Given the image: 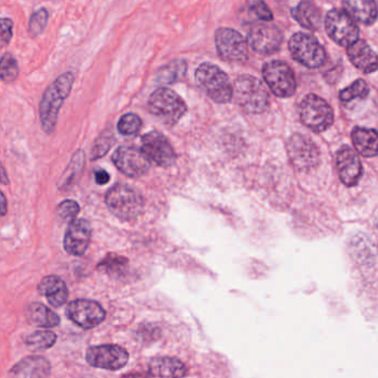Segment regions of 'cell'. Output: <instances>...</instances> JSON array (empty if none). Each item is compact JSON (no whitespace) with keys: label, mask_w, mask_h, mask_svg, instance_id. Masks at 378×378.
<instances>
[{"label":"cell","mask_w":378,"mask_h":378,"mask_svg":"<svg viewBox=\"0 0 378 378\" xmlns=\"http://www.w3.org/2000/svg\"><path fill=\"white\" fill-rule=\"evenodd\" d=\"M75 77L73 73H66L60 75L43 92L39 105L41 122L43 131L51 134L56 130L58 115L64 102L69 97L73 90Z\"/></svg>","instance_id":"cell-1"},{"label":"cell","mask_w":378,"mask_h":378,"mask_svg":"<svg viewBox=\"0 0 378 378\" xmlns=\"http://www.w3.org/2000/svg\"><path fill=\"white\" fill-rule=\"evenodd\" d=\"M108 209L122 221H132L143 213L145 201L136 189L126 184L113 185L106 194Z\"/></svg>","instance_id":"cell-2"},{"label":"cell","mask_w":378,"mask_h":378,"mask_svg":"<svg viewBox=\"0 0 378 378\" xmlns=\"http://www.w3.org/2000/svg\"><path fill=\"white\" fill-rule=\"evenodd\" d=\"M233 94L238 105L247 113H261L268 105L266 86L253 75H242L234 83Z\"/></svg>","instance_id":"cell-3"},{"label":"cell","mask_w":378,"mask_h":378,"mask_svg":"<svg viewBox=\"0 0 378 378\" xmlns=\"http://www.w3.org/2000/svg\"><path fill=\"white\" fill-rule=\"evenodd\" d=\"M198 86L217 103H226L233 97V88L226 73L217 66L203 64L196 69Z\"/></svg>","instance_id":"cell-4"},{"label":"cell","mask_w":378,"mask_h":378,"mask_svg":"<svg viewBox=\"0 0 378 378\" xmlns=\"http://www.w3.org/2000/svg\"><path fill=\"white\" fill-rule=\"evenodd\" d=\"M148 107L153 115L168 126H175L187 113V106L180 96L166 88L158 89L151 94Z\"/></svg>","instance_id":"cell-5"},{"label":"cell","mask_w":378,"mask_h":378,"mask_svg":"<svg viewBox=\"0 0 378 378\" xmlns=\"http://www.w3.org/2000/svg\"><path fill=\"white\" fill-rule=\"evenodd\" d=\"M300 118L314 132L328 130L334 122V112L328 102L317 94H307L300 105Z\"/></svg>","instance_id":"cell-6"},{"label":"cell","mask_w":378,"mask_h":378,"mask_svg":"<svg viewBox=\"0 0 378 378\" xmlns=\"http://www.w3.org/2000/svg\"><path fill=\"white\" fill-rule=\"evenodd\" d=\"M291 54L296 61L309 68H319L324 65L326 52L314 36L296 33L289 43Z\"/></svg>","instance_id":"cell-7"},{"label":"cell","mask_w":378,"mask_h":378,"mask_svg":"<svg viewBox=\"0 0 378 378\" xmlns=\"http://www.w3.org/2000/svg\"><path fill=\"white\" fill-rule=\"evenodd\" d=\"M262 73L268 86L277 97L289 98L296 94V75L285 62L279 60L268 62L264 65Z\"/></svg>","instance_id":"cell-8"},{"label":"cell","mask_w":378,"mask_h":378,"mask_svg":"<svg viewBox=\"0 0 378 378\" xmlns=\"http://www.w3.org/2000/svg\"><path fill=\"white\" fill-rule=\"evenodd\" d=\"M287 153L291 163L300 171L317 168L319 163V151L313 140L302 133L293 134L287 143Z\"/></svg>","instance_id":"cell-9"},{"label":"cell","mask_w":378,"mask_h":378,"mask_svg":"<svg viewBox=\"0 0 378 378\" xmlns=\"http://www.w3.org/2000/svg\"><path fill=\"white\" fill-rule=\"evenodd\" d=\"M325 29L337 45L349 47L358 41L360 29L354 20L341 9H332L325 18Z\"/></svg>","instance_id":"cell-10"},{"label":"cell","mask_w":378,"mask_h":378,"mask_svg":"<svg viewBox=\"0 0 378 378\" xmlns=\"http://www.w3.org/2000/svg\"><path fill=\"white\" fill-rule=\"evenodd\" d=\"M66 315L71 322L85 330L97 328L106 319V311L98 302L78 298L68 304Z\"/></svg>","instance_id":"cell-11"},{"label":"cell","mask_w":378,"mask_h":378,"mask_svg":"<svg viewBox=\"0 0 378 378\" xmlns=\"http://www.w3.org/2000/svg\"><path fill=\"white\" fill-rule=\"evenodd\" d=\"M86 361L92 368L119 370L129 361V353L119 345H98L89 347Z\"/></svg>","instance_id":"cell-12"},{"label":"cell","mask_w":378,"mask_h":378,"mask_svg":"<svg viewBox=\"0 0 378 378\" xmlns=\"http://www.w3.org/2000/svg\"><path fill=\"white\" fill-rule=\"evenodd\" d=\"M111 159L117 169L130 177H143L150 170V160L143 151L134 147H119Z\"/></svg>","instance_id":"cell-13"},{"label":"cell","mask_w":378,"mask_h":378,"mask_svg":"<svg viewBox=\"0 0 378 378\" xmlns=\"http://www.w3.org/2000/svg\"><path fill=\"white\" fill-rule=\"evenodd\" d=\"M215 45L217 52L226 61L245 62L249 57L247 41L236 30L230 28L217 30Z\"/></svg>","instance_id":"cell-14"},{"label":"cell","mask_w":378,"mask_h":378,"mask_svg":"<svg viewBox=\"0 0 378 378\" xmlns=\"http://www.w3.org/2000/svg\"><path fill=\"white\" fill-rule=\"evenodd\" d=\"M143 152L145 157L154 162L157 166L168 168L175 163V149L172 148L169 140L158 131H151L145 134L141 139Z\"/></svg>","instance_id":"cell-15"},{"label":"cell","mask_w":378,"mask_h":378,"mask_svg":"<svg viewBox=\"0 0 378 378\" xmlns=\"http://www.w3.org/2000/svg\"><path fill=\"white\" fill-rule=\"evenodd\" d=\"M283 35L279 28L268 24H255L247 33V43L259 54H271L281 48Z\"/></svg>","instance_id":"cell-16"},{"label":"cell","mask_w":378,"mask_h":378,"mask_svg":"<svg viewBox=\"0 0 378 378\" xmlns=\"http://www.w3.org/2000/svg\"><path fill=\"white\" fill-rule=\"evenodd\" d=\"M92 224L86 219H75L70 222L64 239L66 252L73 256L85 254L92 241Z\"/></svg>","instance_id":"cell-17"},{"label":"cell","mask_w":378,"mask_h":378,"mask_svg":"<svg viewBox=\"0 0 378 378\" xmlns=\"http://www.w3.org/2000/svg\"><path fill=\"white\" fill-rule=\"evenodd\" d=\"M338 175L346 187H355L363 175V166L360 158L351 147L344 145L336 156Z\"/></svg>","instance_id":"cell-18"},{"label":"cell","mask_w":378,"mask_h":378,"mask_svg":"<svg viewBox=\"0 0 378 378\" xmlns=\"http://www.w3.org/2000/svg\"><path fill=\"white\" fill-rule=\"evenodd\" d=\"M51 364L43 356H27L9 370L10 378H49Z\"/></svg>","instance_id":"cell-19"},{"label":"cell","mask_w":378,"mask_h":378,"mask_svg":"<svg viewBox=\"0 0 378 378\" xmlns=\"http://www.w3.org/2000/svg\"><path fill=\"white\" fill-rule=\"evenodd\" d=\"M349 60L355 67L365 73H375L377 70V57L366 41H357L347 47Z\"/></svg>","instance_id":"cell-20"},{"label":"cell","mask_w":378,"mask_h":378,"mask_svg":"<svg viewBox=\"0 0 378 378\" xmlns=\"http://www.w3.org/2000/svg\"><path fill=\"white\" fill-rule=\"evenodd\" d=\"M38 291L41 296H46L49 304L54 307H60L67 303L69 298V291L66 282L57 275L43 277L38 284Z\"/></svg>","instance_id":"cell-21"},{"label":"cell","mask_w":378,"mask_h":378,"mask_svg":"<svg viewBox=\"0 0 378 378\" xmlns=\"http://www.w3.org/2000/svg\"><path fill=\"white\" fill-rule=\"evenodd\" d=\"M185 365L173 357H157L148 365V378H183Z\"/></svg>","instance_id":"cell-22"},{"label":"cell","mask_w":378,"mask_h":378,"mask_svg":"<svg viewBox=\"0 0 378 378\" xmlns=\"http://www.w3.org/2000/svg\"><path fill=\"white\" fill-rule=\"evenodd\" d=\"M344 11L353 20L364 24H373L377 19V3L373 0L344 1Z\"/></svg>","instance_id":"cell-23"},{"label":"cell","mask_w":378,"mask_h":378,"mask_svg":"<svg viewBox=\"0 0 378 378\" xmlns=\"http://www.w3.org/2000/svg\"><path fill=\"white\" fill-rule=\"evenodd\" d=\"M26 317L30 324L38 328H56L60 324L59 315H57L48 306L41 303H31L26 307Z\"/></svg>","instance_id":"cell-24"},{"label":"cell","mask_w":378,"mask_h":378,"mask_svg":"<svg viewBox=\"0 0 378 378\" xmlns=\"http://www.w3.org/2000/svg\"><path fill=\"white\" fill-rule=\"evenodd\" d=\"M351 140L357 152L366 158L377 156V132L375 129L357 126L351 132Z\"/></svg>","instance_id":"cell-25"},{"label":"cell","mask_w":378,"mask_h":378,"mask_svg":"<svg viewBox=\"0 0 378 378\" xmlns=\"http://www.w3.org/2000/svg\"><path fill=\"white\" fill-rule=\"evenodd\" d=\"M292 17L296 22L309 30H317L322 24V14L317 6L312 3H300L292 9Z\"/></svg>","instance_id":"cell-26"},{"label":"cell","mask_w":378,"mask_h":378,"mask_svg":"<svg viewBox=\"0 0 378 378\" xmlns=\"http://www.w3.org/2000/svg\"><path fill=\"white\" fill-rule=\"evenodd\" d=\"M85 164H86V154L82 150L77 151L71 158L67 169L60 177L59 183H58L60 190L71 188V185L75 184L80 179L85 169Z\"/></svg>","instance_id":"cell-27"},{"label":"cell","mask_w":378,"mask_h":378,"mask_svg":"<svg viewBox=\"0 0 378 378\" xmlns=\"http://www.w3.org/2000/svg\"><path fill=\"white\" fill-rule=\"evenodd\" d=\"M97 268L102 273L108 274L112 277H119L126 273L128 268V260L124 256L110 253L101 260Z\"/></svg>","instance_id":"cell-28"},{"label":"cell","mask_w":378,"mask_h":378,"mask_svg":"<svg viewBox=\"0 0 378 378\" xmlns=\"http://www.w3.org/2000/svg\"><path fill=\"white\" fill-rule=\"evenodd\" d=\"M57 335L51 330H37L26 337V346L30 351H46L56 344Z\"/></svg>","instance_id":"cell-29"},{"label":"cell","mask_w":378,"mask_h":378,"mask_svg":"<svg viewBox=\"0 0 378 378\" xmlns=\"http://www.w3.org/2000/svg\"><path fill=\"white\" fill-rule=\"evenodd\" d=\"M113 143H115V137H113L112 131L110 129L101 132L92 145V152H90V159L92 161H96L97 159L106 156L108 151L110 150L112 147Z\"/></svg>","instance_id":"cell-30"},{"label":"cell","mask_w":378,"mask_h":378,"mask_svg":"<svg viewBox=\"0 0 378 378\" xmlns=\"http://www.w3.org/2000/svg\"><path fill=\"white\" fill-rule=\"evenodd\" d=\"M19 75L18 62L13 54H3L0 58V79L5 82H13Z\"/></svg>","instance_id":"cell-31"},{"label":"cell","mask_w":378,"mask_h":378,"mask_svg":"<svg viewBox=\"0 0 378 378\" xmlns=\"http://www.w3.org/2000/svg\"><path fill=\"white\" fill-rule=\"evenodd\" d=\"M187 64L184 61H172L170 65L160 70L159 80L163 83H173L184 77Z\"/></svg>","instance_id":"cell-32"},{"label":"cell","mask_w":378,"mask_h":378,"mask_svg":"<svg viewBox=\"0 0 378 378\" xmlns=\"http://www.w3.org/2000/svg\"><path fill=\"white\" fill-rule=\"evenodd\" d=\"M368 94H370L368 83L363 79H358L351 86L342 90L340 94V99L343 102H349L351 100L363 99V98L368 97Z\"/></svg>","instance_id":"cell-33"},{"label":"cell","mask_w":378,"mask_h":378,"mask_svg":"<svg viewBox=\"0 0 378 378\" xmlns=\"http://www.w3.org/2000/svg\"><path fill=\"white\" fill-rule=\"evenodd\" d=\"M143 121L136 113H126L122 115L118 122V131L124 136H133L141 129Z\"/></svg>","instance_id":"cell-34"},{"label":"cell","mask_w":378,"mask_h":378,"mask_svg":"<svg viewBox=\"0 0 378 378\" xmlns=\"http://www.w3.org/2000/svg\"><path fill=\"white\" fill-rule=\"evenodd\" d=\"M49 13L46 8L36 11L29 20V33L33 36L41 35L48 22Z\"/></svg>","instance_id":"cell-35"},{"label":"cell","mask_w":378,"mask_h":378,"mask_svg":"<svg viewBox=\"0 0 378 378\" xmlns=\"http://www.w3.org/2000/svg\"><path fill=\"white\" fill-rule=\"evenodd\" d=\"M79 211H80V207H79L78 202L73 201V200L62 201L57 207V213L59 215L60 219L67 221V222H73V220H75V217L78 215Z\"/></svg>","instance_id":"cell-36"},{"label":"cell","mask_w":378,"mask_h":378,"mask_svg":"<svg viewBox=\"0 0 378 378\" xmlns=\"http://www.w3.org/2000/svg\"><path fill=\"white\" fill-rule=\"evenodd\" d=\"M251 10L254 13L255 16L258 17L261 20L264 22H271L273 19V14L268 8V5L262 1H254L251 3Z\"/></svg>","instance_id":"cell-37"},{"label":"cell","mask_w":378,"mask_h":378,"mask_svg":"<svg viewBox=\"0 0 378 378\" xmlns=\"http://www.w3.org/2000/svg\"><path fill=\"white\" fill-rule=\"evenodd\" d=\"M14 22L10 18H0V39L3 45H8L13 38Z\"/></svg>","instance_id":"cell-38"},{"label":"cell","mask_w":378,"mask_h":378,"mask_svg":"<svg viewBox=\"0 0 378 378\" xmlns=\"http://www.w3.org/2000/svg\"><path fill=\"white\" fill-rule=\"evenodd\" d=\"M94 177H96V182L99 185L107 184L110 181V175L106 170H97V171L94 172Z\"/></svg>","instance_id":"cell-39"},{"label":"cell","mask_w":378,"mask_h":378,"mask_svg":"<svg viewBox=\"0 0 378 378\" xmlns=\"http://www.w3.org/2000/svg\"><path fill=\"white\" fill-rule=\"evenodd\" d=\"M7 213V198H6L5 194L0 191V215L3 217Z\"/></svg>","instance_id":"cell-40"},{"label":"cell","mask_w":378,"mask_h":378,"mask_svg":"<svg viewBox=\"0 0 378 378\" xmlns=\"http://www.w3.org/2000/svg\"><path fill=\"white\" fill-rule=\"evenodd\" d=\"M0 183L5 185L9 184L8 175H7V172H6L5 168L1 163H0Z\"/></svg>","instance_id":"cell-41"}]
</instances>
